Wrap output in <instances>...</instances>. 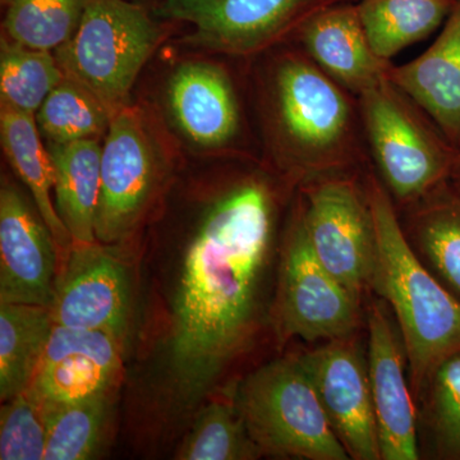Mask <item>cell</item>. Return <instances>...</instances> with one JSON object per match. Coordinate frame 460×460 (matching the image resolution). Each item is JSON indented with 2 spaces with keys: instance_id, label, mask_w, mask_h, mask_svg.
Segmentation results:
<instances>
[{
  "instance_id": "cell-3",
  "label": "cell",
  "mask_w": 460,
  "mask_h": 460,
  "mask_svg": "<svg viewBox=\"0 0 460 460\" xmlns=\"http://www.w3.org/2000/svg\"><path fill=\"white\" fill-rule=\"evenodd\" d=\"M376 251L370 290L393 311L410 368L414 398L432 372L460 352V302L414 253L402 232L398 208L374 166L363 174Z\"/></svg>"
},
{
  "instance_id": "cell-23",
  "label": "cell",
  "mask_w": 460,
  "mask_h": 460,
  "mask_svg": "<svg viewBox=\"0 0 460 460\" xmlns=\"http://www.w3.org/2000/svg\"><path fill=\"white\" fill-rule=\"evenodd\" d=\"M54 320L50 307L0 304V401L29 389L49 341Z\"/></svg>"
},
{
  "instance_id": "cell-17",
  "label": "cell",
  "mask_w": 460,
  "mask_h": 460,
  "mask_svg": "<svg viewBox=\"0 0 460 460\" xmlns=\"http://www.w3.org/2000/svg\"><path fill=\"white\" fill-rule=\"evenodd\" d=\"M172 119L193 144L229 146L241 132V109L228 72L208 62L178 66L168 86Z\"/></svg>"
},
{
  "instance_id": "cell-11",
  "label": "cell",
  "mask_w": 460,
  "mask_h": 460,
  "mask_svg": "<svg viewBox=\"0 0 460 460\" xmlns=\"http://www.w3.org/2000/svg\"><path fill=\"white\" fill-rule=\"evenodd\" d=\"M349 459L381 460L367 356L356 335L299 354Z\"/></svg>"
},
{
  "instance_id": "cell-27",
  "label": "cell",
  "mask_w": 460,
  "mask_h": 460,
  "mask_svg": "<svg viewBox=\"0 0 460 460\" xmlns=\"http://www.w3.org/2000/svg\"><path fill=\"white\" fill-rule=\"evenodd\" d=\"M35 119L48 144H69L107 135L111 115L89 91L65 77L42 102Z\"/></svg>"
},
{
  "instance_id": "cell-7",
  "label": "cell",
  "mask_w": 460,
  "mask_h": 460,
  "mask_svg": "<svg viewBox=\"0 0 460 460\" xmlns=\"http://www.w3.org/2000/svg\"><path fill=\"white\" fill-rule=\"evenodd\" d=\"M269 321L280 344L293 338L314 343L352 337L362 323V304L314 255L298 190L281 237Z\"/></svg>"
},
{
  "instance_id": "cell-24",
  "label": "cell",
  "mask_w": 460,
  "mask_h": 460,
  "mask_svg": "<svg viewBox=\"0 0 460 460\" xmlns=\"http://www.w3.org/2000/svg\"><path fill=\"white\" fill-rule=\"evenodd\" d=\"M458 0H358L359 14L375 53L390 60L405 48L428 39Z\"/></svg>"
},
{
  "instance_id": "cell-14",
  "label": "cell",
  "mask_w": 460,
  "mask_h": 460,
  "mask_svg": "<svg viewBox=\"0 0 460 460\" xmlns=\"http://www.w3.org/2000/svg\"><path fill=\"white\" fill-rule=\"evenodd\" d=\"M367 328L368 376L381 460L420 459L416 405L405 374L407 354L383 299L368 307Z\"/></svg>"
},
{
  "instance_id": "cell-25",
  "label": "cell",
  "mask_w": 460,
  "mask_h": 460,
  "mask_svg": "<svg viewBox=\"0 0 460 460\" xmlns=\"http://www.w3.org/2000/svg\"><path fill=\"white\" fill-rule=\"evenodd\" d=\"M243 417L232 401L202 405L193 417L189 434L175 452L180 460H255L261 458Z\"/></svg>"
},
{
  "instance_id": "cell-21",
  "label": "cell",
  "mask_w": 460,
  "mask_h": 460,
  "mask_svg": "<svg viewBox=\"0 0 460 460\" xmlns=\"http://www.w3.org/2000/svg\"><path fill=\"white\" fill-rule=\"evenodd\" d=\"M56 172V208L74 243L98 242L95 234L102 146L99 140L48 144Z\"/></svg>"
},
{
  "instance_id": "cell-26",
  "label": "cell",
  "mask_w": 460,
  "mask_h": 460,
  "mask_svg": "<svg viewBox=\"0 0 460 460\" xmlns=\"http://www.w3.org/2000/svg\"><path fill=\"white\" fill-rule=\"evenodd\" d=\"M65 80L56 56L3 36L0 45V98L2 104L36 114L48 95Z\"/></svg>"
},
{
  "instance_id": "cell-9",
  "label": "cell",
  "mask_w": 460,
  "mask_h": 460,
  "mask_svg": "<svg viewBox=\"0 0 460 460\" xmlns=\"http://www.w3.org/2000/svg\"><path fill=\"white\" fill-rule=\"evenodd\" d=\"M164 162L140 111L126 107L111 117L102 154V186L95 234L118 246L137 229L159 193Z\"/></svg>"
},
{
  "instance_id": "cell-5",
  "label": "cell",
  "mask_w": 460,
  "mask_h": 460,
  "mask_svg": "<svg viewBox=\"0 0 460 460\" xmlns=\"http://www.w3.org/2000/svg\"><path fill=\"white\" fill-rule=\"evenodd\" d=\"M233 399L262 456L349 459L299 354L281 357L251 372Z\"/></svg>"
},
{
  "instance_id": "cell-18",
  "label": "cell",
  "mask_w": 460,
  "mask_h": 460,
  "mask_svg": "<svg viewBox=\"0 0 460 460\" xmlns=\"http://www.w3.org/2000/svg\"><path fill=\"white\" fill-rule=\"evenodd\" d=\"M390 80L460 147V0L434 44L422 56L393 65Z\"/></svg>"
},
{
  "instance_id": "cell-6",
  "label": "cell",
  "mask_w": 460,
  "mask_h": 460,
  "mask_svg": "<svg viewBox=\"0 0 460 460\" xmlns=\"http://www.w3.org/2000/svg\"><path fill=\"white\" fill-rule=\"evenodd\" d=\"M162 39V29L141 5L86 0L80 25L54 56L65 77L89 91L113 117L128 107L136 78Z\"/></svg>"
},
{
  "instance_id": "cell-19",
  "label": "cell",
  "mask_w": 460,
  "mask_h": 460,
  "mask_svg": "<svg viewBox=\"0 0 460 460\" xmlns=\"http://www.w3.org/2000/svg\"><path fill=\"white\" fill-rule=\"evenodd\" d=\"M399 211L402 232L423 265L460 302V190L447 180Z\"/></svg>"
},
{
  "instance_id": "cell-22",
  "label": "cell",
  "mask_w": 460,
  "mask_h": 460,
  "mask_svg": "<svg viewBox=\"0 0 460 460\" xmlns=\"http://www.w3.org/2000/svg\"><path fill=\"white\" fill-rule=\"evenodd\" d=\"M118 387L62 404H42L48 426L44 460H91L104 456L113 436Z\"/></svg>"
},
{
  "instance_id": "cell-12",
  "label": "cell",
  "mask_w": 460,
  "mask_h": 460,
  "mask_svg": "<svg viewBox=\"0 0 460 460\" xmlns=\"http://www.w3.org/2000/svg\"><path fill=\"white\" fill-rule=\"evenodd\" d=\"M51 314L56 325L104 330L126 339L132 314L131 279L118 246L72 244L58 272Z\"/></svg>"
},
{
  "instance_id": "cell-31",
  "label": "cell",
  "mask_w": 460,
  "mask_h": 460,
  "mask_svg": "<svg viewBox=\"0 0 460 460\" xmlns=\"http://www.w3.org/2000/svg\"><path fill=\"white\" fill-rule=\"evenodd\" d=\"M450 181H452L454 186L458 187L460 190V147L458 148V154H456V163H454Z\"/></svg>"
},
{
  "instance_id": "cell-20",
  "label": "cell",
  "mask_w": 460,
  "mask_h": 460,
  "mask_svg": "<svg viewBox=\"0 0 460 460\" xmlns=\"http://www.w3.org/2000/svg\"><path fill=\"white\" fill-rule=\"evenodd\" d=\"M0 138L8 162L13 166L35 201L36 210L50 229L59 250V270L71 251V234L51 199L56 186V172L49 150L42 145L35 114L25 113L7 105L0 107ZM59 272V271H58Z\"/></svg>"
},
{
  "instance_id": "cell-1",
  "label": "cell",
  "mask_w": 460,
  "mask_h": 460,
  "mask_svg": "<svg viewBox=\"0 0 460 460\" xmlns=\"http://www.w3.org/2000/svg\"><path fill=\"white\" fill-rule=\"evenodd\" d=\"M277 208L274 187L250 175L215 199L187 246L164 352L177 414L202 404L259 337Z\"/></svg>"
},
{
  "instance_id": "cell-29",
  "label": "cell",
  "mask_w": 460,
  "mask_h": 460,
  "mask_svg": "<svg viewBox=\"0 0 460 460\" xmlns=\"http://www.w3.org/2000/svg\"><path fill=\"white\" fill-rule=\"evenodd\" d=\"M420 399L435 458L460 460V352L432 372Z\"/></svg>"
},
{
  "instance_id": "cell-28",
  "label": "cell",
  "mask_w": 460,
  "mask_h": 460,
  "mask_svg": "<svg viewBox=\"0 0 460 460\" xmlns=\"http://www.w3.org/2000/svg\"><path fill=\"white\" fill-rule=\"evenodd\" d=\"M86 0H9L7 38L38 50H56L80 25Z\"/></svg>"
},
{
  "instance_id": "cell-8",
  "label": "cell",
  "mask_w": 460,
  "mask_h": 460,
  "mask_svg": "<svg viewBox=\"0 0 460 460\" xmlns=\"http://www.w3.org/2000/svg\"><path fill=\"white\" fill-rule=\"evenodd\" d=\"M365 172L332 175L298 190L314 255L359 304L370 290L376 251Z\"/></svg>"
},
{
  "instance_id": "cell-4",
  "label": "cell",
  "mask_w": 460,
  "mask_h": 460,
  "mask_svg": "<svg viewBox=\"0 0 460 460\" xmlns=\"http://www.w3.org/2000/svg\"><path fill=\"white\" fill-rule=\"evenodd\" d=\"M358 105L371 164L398 210L450 180L458 148L390 77Z\"/></svg>"
},
{
  "instance_id": "cell-10",
  "label": "cell",
  "mask_w": 460,
  "mask_h": 460,
  "mask_svg": "<svg viewBox=\"0 0 460 460\" xmlns=\"http://www.w3.org/2000/svg\"><path fill=\"white\" fill-rule=\"evenodd\" d=\"M357 0H164L160 14L195 27L190 45L251 57L290 41L323 9Z\"/></svg>"
},
{
  "instance_id": "cell-30",
  "label": "cell",
  "mask_w": 460,
  "mask_h": 460,
  "mask_svg": "<svg viewBox=\"0 0 460 460\" xmlns=\"http://www.w3.org/2000/svg\"><path fill=\"white\" fill-rule=\"evenodd\" d=\"M47 438V414L42 402L27 392L3 402L0 459L44 460Z\"/></svg>"
},
{
  "instance_id": "cell-2",
  "label": "cell",
  "mask_w": 460,
  "mask_h": 460,
  "mask_svg": "<svg viewBox=\"0 0 460 460\" xmlns=\"http://www.w3.org/2000/svg\"><path fill=\"white\" fill-rule=\"evenodd\" d=\"M270 108L278 163L290 189L372 166L358 98L296 44L275 60Z\"/></svg>"
},
{
  "instance_id": "cell-13",
  "label": "cell",
  "mask_w": 460,
  "mask_h": 460,
  "mask_svg": "<svg viewBox=\"0 0 460 460\" xmlns=\"http://www.w3.org/2000/svg\"><path fill=\"white\" fill-rule=\"evenodd\" d=\"M59 250L21 190H0V304L53 305Z\"/></svg>"
},
{
  "instance_id": "cell-16",
  "label": "cell",
  "mask_w": 460,
  "mask_h": 460,
  "mask_svg": "<svg viewBox=\"0 0 460 460\" xmlns=\"http://www.w3.org/2000/svg\"><path fill=\"white\" fill-rule=\"evenodd\" d=\"M357 2L323 9L305 21L290 41L358 98L389 78L393 63L375 53Z\"/></svg>"
},
{
  "instance_id": "cell-15",
  "label": "cell",
  "mask_w": 460,
  "mask_h": 460,
  "mask_svg": "<svg viewBox=\"0 0 460 460\" xmlns=\"http://www.w3.org/2000/svg\"><path fill=\"white\" fill-rule=\"evenodd\" d=\"M124 339L104 330L56 325L29 389L44 405L62 404L119 385Z\"/></svg>"
}]
</instances>
